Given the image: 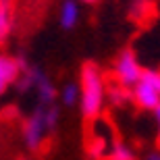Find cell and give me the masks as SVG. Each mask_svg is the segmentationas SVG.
I'll list each match as a JSON object with an SVG mask.
<instances>
[{"mask_svg": "<svg viewBox=\"0 0 160 160\" xmlns=\"http://www.w3.org/2000/svg\"><path fill=\"white\" fill-rule=\"evenodd\" d=\"M79 112L85 121L100 119L106 104V77L96 62H85L79 71Z\"/></svg>", "mask_w": 160, "mask_h": 160, "instance_id": "cell-1", "label": "cell"}, {"mask_svg": "<svg viewBox=\"0 0 160 160\" xmlns=\"http://www.w3.org/2000/svg\"><path fill=\"white\" fill-rule=\"evenodd\" d=\"M143 67L137 60V54L131 48H125L117 54V58L112 62V81L125 85V88H133L139 79H142Z\"/></svg>", "mask_w": 160, "mask_h": 160, "instance_id": "cell-2", "label": "cell"}, {"mask_svg": "<svg viewBox=\"0 0 160 160\" xmlns=\"http://www.w3.org/2000/svg\"><path fill=\"white\" fill-rule=\"evenodd\" d=\"M48 133H50V129L44 121V106H38L21 125V135H23L25 148L29 152H40Z\"/></svg>", "mask_w": 160, "mask_h": 160, "instance_id": "cell-3", "label": "cell"}, {"mask_svg": "<svg viewBox=\"0 0 160 160\" xmlns=\"http://www.w3.org/2000/svg\"><path fill=\"white\" fill-rule=\"evenodd\" d=\"M29 62L23 56H11L6 52H0V96H4L11 88H15L21 69Z\"/></svg>", "mask_w": 160, "mask_h": 160, "instance_id": "cell-4", "label": "cell"}, {"mask_svg": "<svg viewBox=\"0 0 160 160\" xmlns=\"http://www.w3.org/2000/svg\"><path fill=\"white\" fill-rule=\"evenodd\" d=\"M131 102L139 110H148V112H152L160 104V94L156 92L154 85L143 77V73H142V79L131 88Z\"/></svg>", "mask_w": 160, "mask_h": 160, "instance_id": "cell-5", "label": "cell"}, {"mask_svg": "<svg viewBox=\"0 0 160 160\" xmlns=\"http://www.w3.org/2000/svg\"><path fill=\"white\" fill-rule=\"evenodd\" d=\"M15 29V8L12 0H0V46L6 44Z\"/></svg>", "mask_w": 160, "mask_h": 160, "instance_id": "cell-6", "label": "cell"}, {"mask_svg": "<svg viewBox=\"0 0 160 160\" xmlns=\"http://www.w3.org/2000/svg\"><path fill=\"white\" fill-rule=\"evenodd\" d=\"M33 92L38 94L40 106H52L54 102H56V98H58V89H56V85L50 81V77H48L46 73H42V75H40V79H38Z\"/></svg>", "mask_w": 160, "mask_h": 160, "instance_id": "cell-7", "label": "cell"}, {"mask_svg": "<svg viewBox=\"0 0 160 160\" xmlns=\"http://www.w3.org/2000/svg\"><path fill=\"white\" fill-rule=\"evenodd\" d=\"M106 102L112 108H125L127 104H131V89L119 85V83H108L106 88Z\"/></svg>", "mask_w": 160, "mask_h": 160, "instance_id": "cell-8", "label": "cell"}, {"mask_svg": "<svg viewBox=\"0 0 160 160\" xmlns=\"http://www.w3.org/2000/svg\"><path fill=\"white\" fill-rule=\"evenodd\" d=\"M79 17H81V11L75 0H65L62 6H60L58 12V23L62 29H73L75 25L79 23Z\"/></svg>", "mask_w": 160, "mask_h": 160, "instance_id": "cell-9", "label": "cell"}, {"mask_svg": "<svg viewBox=\"0 0 160 160\" xmlns=\"http://www.w3.org/2000/svg\"><path fill=\"white\" fill-rule=\"evenodd\" d=\"M104 160H139V158L131 146H127L125 142H114L112 146H108Z\"/></svg>", "mask_w": 160, "mask_h": 160, "instance_id": "cell-10", "label": "cell"}, {"mask_svg": "<svg viewBox=\"0 0 160 160\" xmlns=\"http://www.w3.org/2000/svg\"><path fill=\"white\" fill-rule=\"evenodd\" d=\"M58 98L67 108H73L79 104V83L77 81H67L58 89Z\"/></svg>", "mask_w": 160, "mask_h": 160, "instance_id": "cell-11", "label": "cell"}, {"mask_svg": "<svg viewBox=\"0 0 160 160\" xmlns=\"http://www.w3.org/2000/svg\"><path fill=\"white\" fill-rule=\"evenodd\" d=\"M150 11H152V2H150V0H131L129 17L133 19V21H137V23L146 21V17H148Z\"/></svg>", "mask_w": 160, "mask_h": 160, "instance_id": "cell-12", "label": "cell"}, {"mask_svg": "<svg viewBox=\"0 0 160 160\" xmlns=\"http://www.w3.org/2000/svg\"><path fill=\"white\" fill-rule=\"evenodd\" d=\"M44 121H46V125H48V129H50V133H52L56 127H58V123H60V110H58V106H44Z\"/></svg>", "mask_w": 160, "mask_h": 160, "instance_id": "cell-13", "label": "cell"}, {"mask_svg": "<svg viewBox=\"0 0 160 160\" xmlns=\"http://www.w3.org/2000/svg\"><path fill=\"white\" fill-rule=\"evenodd\" d=\"M143 77L148 79L156 88V92L160 94V69H143Z\"/></svg>", "mask_w": 160, "mask_h": 160, "instance_id": "cell-14", "label": "cell"}, {"mask_svg": "<svg viewBox=\"0 0 160 160\" xmlns=\"http://www.w3.org/2000/svg\"><path fill=\"white\" fill-rule=\"evenodd\" d=\"M154 112V121H156V135H158V143H160V104L152 110Z\"/></svg>", "mask_w": 160, "mask_h": 160, "instance_id": "cell-15", "label": "cell"}, {"mask_svg": "<svg viewBox=\"0 0 160 160\" xmlns=\"http://www.w3.org/2000/svg\"><path fill=\"white\" fill-rule=\"evenodd\" d=\"M143 160H160V150H152L143 156Z\"/></svg>", "mask_w": 160, "mask_h": 160, "instance_id": "cell-16", "label": "cell"}, {"mask_svg": "<svg viewBox=\"0 0 160 160\" xmlns=\"http://www.w3.org/2000/svg\"><path fill=\"white\" fill-rule=\"evenodd\" d=\"M79 2H83V4H96L98 0H79Z\"/></svg>", "mask_w": 160, "mask_h": 160, "instance_id": "cell-17", "label": "cell"}]
</instances>
